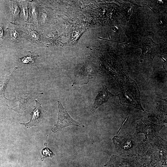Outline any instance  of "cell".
I'll return each instance as SVG.
<instances>
[{
    "label": "cell",
    "instance_id": "obj_12",
    "mask_svg": "<svg viewBox=\"0 0 167 167\" xmlns=\"http://www.w3.org/2000/svg\"><path fill=\"white\" fill-rule=\"evenodd\" d=\"M38 57L39 55L35 54L31 52L28 51L26 56L20 58L19 59L21 64H34L38 68L35 63L36 59Z\"/></svg>",
    "mask_w": 167,
    "mask_h": 167
},
{
    "label": "cell",
    "instance_id": "obj_13",
    "mask_svg": "<svg viewBox=\"0 0 167 167\" xmlns=\"http://www.w3.org/2000/svg\"><path fill=\"white\" fill-rule=\"evenodd\" d=\"M47 143H45V147L42 149L41 151L43 157L41 158V160L42 161L45 158L47 157L52 158L53 156L55 155L51 150L47 147Z\"/></svg>",
    "mask_w": 167,
    "mask_h": 167
},
{
    "label": "cell",
    "instance_id": "obj_7",
    "mask_svg": "<svg viewBox=\"0 0 167 167\" xmlns=\"http://www.w3.org/2000/svg\"><path fill=\"white\" fill-rule=\"evenodd\" d=\"M149 117L156 118L159 123H167V98L158 102L155 107L149 113L148 118Z\"/></svg>",
    "mask_w": 167,
    "mask_h": 167
},
{
    "label": "cell",
    "instance_id": "obj_8",
    "mask_svg": "<svg viewBox=\"0 0 167 167\" xmlns=\"http://www.w3.org/2000/svg\"><path fill=\"white\" fill-rule=\"evenodd\" d=\"M35 101V105L34 106V109L30 114L31 116L30 120L27 123H20L21 124L24 125L27 128L38 126L44 115L46 113V111L42 107L41 104L37 100Z\"/></svg>",
    "mask_w": 167,
    "mask_h": 167
},
{
    "label": "cell",
    "instance_id": "obj_19",
    "mask_svg": "<svg viewBox=\"0 0 167 167\" xmlns=\"http://www.w3.org/2000/svg\"><path fill=\"white\" fill-rule=\"evenodd\" d=\"M3 35V30L2 28L0 27V37H2Z\"/></svg>",
    "mask_w": 167,
    "mask_h": 167
},
{
    "label": "cell",
    "instance_id": "obj_16",
    "mask_svg": "<svg viewBox=\"0 0 167 167\" xmlns=\"http://www.w3.org/2000/svg\"><path fill=\"white\" fill-rule=\"evenodd\" d=\"M31 15L34 19L36 20L37 18V11L34 6H33L32 7Z\"/></svg>",
    "mask_w": 167,
    "mask_h": 167
},
{
    "label": "cell",
    "instance_id": "obj_11",
    "mask_svg": "<svg viewBox=\"0 0 167 167\" xmlns=\"http://www.w3.org/2000/svg\"><path fill=\"white\" fill-rule=\"evenodd\" d=\"M17 69L15 67L12 73L9 75H5L0 78V100L5 98L8 100L5 96V92L8 83L12 75L15 73Z\"/></svg>",
    "mask_w": 167,
    "mask_h": 167
},
{
    "label": "cell",
    "instance_id": "obj_15",
    "mask_svg": "<svg viewBox=\"0 0 167 167\" xmlns=\"http://www.w3.org/2000/svg\"><path fill=\"white\" fill-rule=\"evenodd\" d=\"M10 8L11 13L13 16L16 17L19 14V9L15 2H12L10 5Z\"/></svg>",
    "mask_w": 167,
    "mask_h": 167
},
{
    "label": "cell",
    "instance_id": "obj_14",
    "mask_svg": "<svg viewBox=\"0 0 167 167\" xmlns=\"http://www.w3.org/2000/svg\"><path fill=\"white\" fill-rule=\"evenodd\" d=\"M21 16L25 20H27L28 17V12L27 4L25 2H22Z\"/></svg>",
    "mask_w": 167,
    "mask_h": 167
},
{
    "label": "cell",
    "instance_id": "obj_17",
    "mask_svg": "<svg viewBox=\"0 0 167 167\" xmlns=\"http://www.w3.org/2000/svg\"><path fill=\"white\" fill-rule=\"evenodd\" d=\"M30 34L32 37L35 40H37L39 38V35L36 32L32 31L30 32Z\"/></svg>",
    "mask_w": 167,
    "mask_h": 167
},
{
    "label": "cell",
    "instance_id": "obj_18",
    "mask_svg": "<svg viewBox=\"0 0 167 167\" xmlns=\"http://www.w3.org/2000/svg\"><path fill=\"white\" fill-rule=\"evenodd\" d=\"M11 36L13 39H16L18 37V34L15 30H13L11 33Z\"/></svg>",
    "mask_w": 167,
    "mask_h": 167
},
{
    "label": "cell",
    "instance_id": "obj_2",
    "mask_svg": "<svg viewBox=\"0 0 167 167\" xmlns=\"http://www.w3.org/2000/svg\"><path fill=\"white\" fill-rule=\"evenodd\" d=\"M58 109V121L51 130L56 133L64 127L70 126H75L80 127H84V125L73 119L69 115L66 109L63 106L60 100L57 101Z\"/></svg>",
    "mask_w": 167,
    "mask_h": 167
},
{
    "label": "cell",
    "instance_id": "obj_9",
    "mask_svg": "<svg viewBox=\"0 0 167 167\" xmlns=\"http://www.w3.org/2000/svg\"><path fill=\"white\" fill-rule=\"evenodd\" d=\"M115 96H117V95L112 94L109 91L106 85H102V88L101 90L98 92L92 107L91 109V112H94L101 105L107 102L110 97Z\"/></svg>",
    "mask_w": 167,
    "mask_h": 167
},
{
    "label": "cell",
    "instance_id": "obj_6",
    "mask_svg": "<svg viewBox=\"0 0 167 167\" xmlns=\"http://www.w3.org/2000/svg\"><path fill=\"white\" fill-rule=\"evenodd\" d=\"M149 141L154 158L159 161L166 160L167 141L158 136L150 139Z\"/></svg>",
    "mask_w": 167,
    "mask_h": 167
},
{
    "label": "cell",
    "instance_id": "obj_10",
    "mask_svg": "<svg viewBox=\"0 0 167 167\" xmlns=\"http://www.w3.org/2000/svg\"><path fill=\"white\" fill-rule=\"evenodd\" d=\"M106 166L107 167H135L132 161L114 155L112 156Z\"/></svg>",
    "mask_w": 167,
    "mask_h": 167
},
{
    "label": "cell",
    "instance_id": "obj_3",
    "mask_svg": "<svg viewBox=\"0 0 167 167\" xmlns=\"http://www.w3.org/2000/svg\"><path fill=\"white\" fill-rule=\"evenodd\" d=\"M43 93L36 92L30 93L22 92L17 94L14 98L10 101L12 107L9 108L16 112H22L35 99Z\"/></svg>",
    "mask_w": 167,
    "mask_h": 167
},
{
    "label": "cell",
    "instance_id": "obj_5",
    "mask_svg": "<svg viewBox=\"0 0 167 167\" xmlns=\"http://www.w3.org/2000/svg\"><path fill=\"white\" fill-rule=\"evenodd\" d=\"M98 73L91 64H86L81 69L74 73V81L71 86L78 84H86L90 79Z\"/></svg>",
    "mask_w": 167,
    "mask_h": 167
},
{
    "label": "cell",
    "instance_id": "obj_1",
    "mask_svg": "<svg viewBox=\"0 0 167 167\" xmlns=\"http://www.w3.org/2000/svg\"><path fill=\"white\" fill-rule=\"evenodd\" d=\"M117 152L121 155H135L140 144L136 135L114 136L112 139Z\"/></svg>",
    "mask_w": 167,
    "mask_h": 167
},
{
    "label": "cell",
    "instance_id": "obj_4",
    "mask_svg": "<svg viewBox=\"0 0 167 167\" xmlns=\"http://www.w3.org/2000/svg\"><path fill=\"white\" fill-rule=\"evenodd\" d=\"M165 126L154 123L144 118L137 122L134 135H136L139 133H143L148 138L151 139L157 136Z\"/></svg>",
    "mask_w": 167,
    "mask_h": 167
}]
</instances>
